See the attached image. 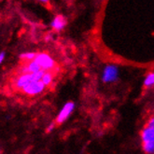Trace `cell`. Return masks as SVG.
<instances>
[{"label": "cell", "instance_id": "obj_13", "mask_svg": "<svg viewBox=\"0 0 154 154\" xmlns=\"http://www.w3.org/2000/svg\"><path fill=\"white\" fill-rule=\"evenodd\" d=\"M54 125H55L54 123H51V124H50V126H49V127L47 128V132H48V133H49V132H51V130H53V128H54Z\"/></svg>", "mask_w": 154, "mask_h": 154}, {"label": "cell", "instance_id": "obj_1", "mask_svg": "<svg viewBox=\"0 0 154 154\" xmlns=\"http://www.w3.org/2000/svg\"><path fill=\"white\" fill-rule=\"evenodd\" d=\"M35 61L38 63V65L44 71H51L55 67V62H54V60L48 53H45V52L37 53Z\"/></svg>", "mask_w": 154, "mask_h": 154}, {"label": "cell", "instance_id": "obj_9", "mask_svg": "<svg viewBox=\"0 0 154 154\" xmlns=\"http://www.w3.org/2000/svg\"><path fill=\"white\" fill-rule=\"evenodd\" d=\"M35 56H37V53L35 52H25L21 55V59L23 61V63H27V62L34 61Z\"/></svg>", "mask_w": 154, "mask_h": 154}, {"label": "cell", "instance_id": "obj_15", "mask_svg": "<svg viewBox=\"0 0 154 154\" xmlns=\"http://www.w3.org/2000/svg\"><path fill=\"white\" fill-rule=\"evenodd\" d=\"M38 1H41L43 3H47V2H49V0H38Z\"/></svg>", "mask_w": 154, "mask_h": 154}, {"label": "cell", "instance_id": "obj_7", "mask_svg": "<svg viewBox=\"0 0 154 154\" xmlns=\"http://www.w3.org/2000/svg\"><path fill=\"white\" fill-rule=\"evenodd\" d=\"M141 138L143 143L150 142L154 140V130L149 126L145 127L141 132Z\"/></svg>", "mask_w": 154, "mask_h": 154}, {"label": "cell", "instance_id": "obj_4", "mask_svg": "<svg viewBox=\"0 0 154 154\" xmlns=\"http://www.w3.org/2000/svg\"><path fill=\"white\" fill-rule=\"evenodd\" d=\"M34 82L32 74H23V75H17V77L13 79V87L16 90L22 91L26 85Z\"/></svg>", "mask_w": 154, "mask_h": 154}, {"label": "cell", "instance_id": "obj_14", "mask_svg": "<svg viewBox=\"0 0 154 154\" xmlns=\"http://www.w3.org/2000/svg\"><path fill=\"white\" fill-rule=\"evenodd\" d=\"M4 57H5V53H4V52H1V53H0V64H1L2 61L4 60Z\"/></svg>", "mask_w": 154, "mask_h": 154}, {"label": "cell", "instance_id": "obj_2", "mask_svg": "<svg viewBox=\"0 0 154 154\" xmlns=\"http://www.w3.org/2000/svg\"><path fill=\"white\" fill-rule=\"evenodd\" d=\"M45 88H46V86L43 84L42 81H34V82L26 85L21 92L27 95H37L41 94Z\"/></svg>", "mask_w": 154, "mask_h": 154}, {"label": "cell", "instance_id": "obj_12", "mask_svg": "<svg viewBox=\"0 0 154 154\" xmlns=\"http://www.w3.org/2000/svg\"><path fill=\"white\" fill-rule=\"evenodd\" d=\"M147 126H149V127H150V128H152L154 130V118H151V119L149 121Z\"/></svg>", "mask_w": 154, "mask_h": 154}, {"label": "cell", "instance_id": "obj_6", "mask_svg": "<svg viewBox=\"0 0 154 154\" xmlns=\"http://www.w3.org/2000/svg\"><path fill=\"white\" fill-rule=\"evenodd\" d=\"M67 21L63 15H57L51 22V27L56 31H61L66 27Z\"/></svg>", "mask_w": 154, "mask_h": 154}, {"label": "cell", "instance_id": "obj_5", "mask_svg": "<svg viewBox=\"0 0 154 154\" xmlns=\"http://www.w3.org/2000/svg\"><path fill=\"white\" fill-rule=\"evenodd\" d=\"M74 107H75V104L73 102H67L64 106H63L61 111L59 112V114L56 118V123L61 124L63 122H65L68 119L70 114L73 112Z\"/></svg>", "mask_w": 154, "mask_h": 154}, {"label": "cell", "instance_id": "obj_3", "mask_svg": "<svg viewBox=\"0 0 154 154\" xmlns=\"http://www.w3.org/2000/svg\"><path fill=\"white\" fill-rule=\"evenodd\" d=\"M118 76H119V70H118V67L113 65H108L104 68L102 80L106 83H110V82H113V81L117 80Z\"/></svg>", "mask_w": 154, "mask_h": 154}, {"label": "cell", "instance_id": "obj_10", "mask_svg": "<svg viewBox=\"0 0 154 154\" xmlns=\"http://www.w3.org/2000/svg\"><path fill=\"white\" fill-rule=\"evenodd\" d=\"M143 149H144L145 152L148 153V154L154 153V140L150 141V142L143 143Z\"/></svg>", "mask_w": 154, "mask_h": 154}, {"label": "cell", "instance_id": "obj_11", "mask_svg": "<svg viewBox=\"0 0 154 154\" xmlns=\"http://www.w3.org/2000/svg\"><path fill=\"white\" fill-rule=\"evenodd\" d=\"M153 85H154V72H151V73H149L146 77V79H145L144 86L147 87V88H149Z\"/></svg>", "mask_w": 154, "mask_h": 154}, {"label": "cell", "instance_id": "obj_8", "mask_svg": "<svg viewBox=\"0 0 154 154\" xmlns=\"http://www.w3.org/2000/svg\"><path fill=\"white\" fill-rule=\"evenodd\" d=\"M52 80H53V75L51 73V71H46L45 72V74L44 76L42 77V79L41 81L43 82V84L45 86H50L52 82Z\"/></svg>", "mask_w": 154, "mask_h": 154}]
</instances>
